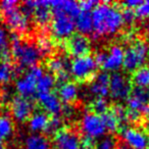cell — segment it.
Masks as SVG:
<instances>
[{
	"label": "cell",
	"mask_w": 149,
	"mask_h": 149,
	"mask_svg": "<svg viewBox=\"0 0 149 149\" xmlns=\"http://www.w3.org/2000/svg\"><path fill=\"white\" fill-rule=\"evenodd\" d=\"M93 36H110L120 31L124 25L122 11L110 2L99 3L92 10Z\"/></svg>",
	"instance_id": "1"
},
{
	"label": "cell",
	"mask_w": 149,
	"mask_h": 149,
	"mask_svg": "<svg viewBox=\"0 0 149 149\" xmlns=\"http://www.w3.org/2000/svg\"><path fill=\"white\" fill-rule=\"evenodd\" d=\"M10 52L15 61L17 62L19 70L30 68L37 65L39 60L43 56L37 44L25 41L17 33L10 36Z\"/></svg>",
	"instance_id": "2"
},
{
	"label": "cell",
	"mask_w": 149,
	"mask_h": 149,
	"mask_svg": "<svg viewBox=\"0 0 149 149\" xmlns=\"http://www.w3.org/2000/svg\"><path fill=\"white\" fill-rule=\"evenodd\" d=\"M148 54V45L142 40H136L125 50L123 66L127 72H135L144 65Z\"/></svg>",
	"instance_id": "3"
},
{
	"label": "cell",
	"mask_w": 149,
	"mask_h": 149,
	"mask_svg": "<svg viewBox=\"0 0 149 149\" xmlns=\"http://www.w3.org/2000/svg\"><path fill=\"white\" fill-rule=\"evenodd\" d=\"M52 19L50 22V31L55 39L63 41L70 37L76 30L74 19L59 10L51 9Z\"/></svg>",
	"instance_id": "4"
},
{
	"label": "cell",
	"mask_w": 149,
	"mask_h": 149,
	"mask_svg": "<svg viewBox=\"0 0 149 149\" xmlns=\"http://www.w3.org/2000/svg\"><path fill=\"white\" fill-rule=\"evenodd\" d=\"M44 72V68L38 64L28 68L24 76L19 78L15 82V90L19 95L27 98H31L32 96L36 95L37 82Z\"/></svg>",
	"instance_id": "5"
},
{
	"label": "cell",
	"mask_w": 149,
	"mask_h": 149,
	"mask_svg": "<svg viewBox=\"0 0 149 149\" xmlns=\"http://www.w3.org/2000/svg\"><path fill=\"white\" fill-rule=\"evenodd\" d=\"M97 63L93 56L85 55L81 57H76L70 61V74L74 80L84 82L91 80L96 74Z\"/></svg>",
	"instance_id": "6"
},
{
	"label": "cell",
	"mask_w": 149,
	"mask_h": 149,
	"mask_svg": "<svg viewBox=\"0 0 149 149\" xmlns=\"http://www.w3.org/2000/svg\"><path fill=\"white\" fill-rule=\"evenodd\" d=\"M1 13L6 26L15 33H25L30 29L31 15L26 13L23 7L17 5L10 9L1 11Z\"/></svg>",
	"instance_id": "7"
},
{
	"label": "cell",
	"mask_w": 149,
	"mask_h": 149,
	"mask_svg": "<svg viewBox=\"0 0 149 149\" xmlns=\"http://www.w3.org/2000/svg\"><path fill=\"white\" fill-rule=\"evenodd\" d=\"M80 127L84 137H88L93 140L103 137L106 132L101 116H98L92 111H88L83 114L80 122Z\"/></svg>",
	"instance_id": "8"
},
{
	"label": "cell",
	"mask_w": 149,
	"mask_h": 149,
	"mask_svg": "<svg viewBox=\"0 0 149 149\" xmlns=\"http://www.w3.org/2000/svg\"><path fill=\"white\" fill-rule=\"evenodd\" d=\"M132 87L128 78L124 74L114 72L109 78V95L113 100L123 101L129 97Z\"/></svg>",
	"instance_id": "9"
},
{
	"label": "cell",
	"mask_w": 149,
	"mask_h": 149,
	"mask_svg": "<svg viewBox=\"0 0 149 149\" xmlns=\"http://www.w3.org/2000/svg\"><path fill=\"white\" fill-rule=\"evenodd\" d=\"M9 109L11 116L15 120L23 123L28 120L32 114L35 112V104L31 98L23 97V96H13L9 102Z\"/></svg>",
	"instance_id": "10"
},
{
	"label": "cell",
	"mask_w": 149,
	"mask_h": 149,
	"mask_svg": "<svg viewBox=\"0 0 149 149\" xmlns=\"http://www.w3.org/2000/svg\"><path fill=\"white\" fill-rule=\"evenodd\" d=\"M126 101L128 110L137 111L149 118V89L135 87Z\"/></svg>",
	"instance_id": "11"
},
{
	"label": "cell",
	"mask_w": 149,
	"mask_h": 149,
	"mask_svg": "<svg viewBox=\"0 0 149 149\" xmlns=\"http://www.w3.org/2000/svg\"><path fill=\"white\" fill-rule=\"evenodd\" d=\"M55 149H81L82 139L76 131L62 128L53 136Z\"/></svg>",
	"instance_id": "12"
},
{
	"label": "cell",
	"mask_w": 149,
	"mask_h": 149,
	"mask_svg": "<svg viewBox=\"0 0 149 149\" xmlns=\"http://www.w3.org/2000/svg\"><path fill=\"white\" fill-rule=\"evenodd\" d=\"M65 48L68 53L74 58L89 55L91 51V41L87 36L80 33H74L68 39H66Z\"/></svg>",
	"instance_id": "13"
},
{
	"label": "cell",
	"mask_w": 149,
	"mask_h": 149,
	"mask_svg": "<svg viewBox=\"0 0 149 149\" xmlns=\"http://www.w3.org/2000/svg\"><path fill=\"white\" fill-rule=\"evenodd\" d=\"M125 144L131 149H148L149 135L138 128H125L122 130Z\"/></svg>",
	"instance_id": "14"
},
{
	"label": "cell",
	"mask_w": 149,
	"mask_h": 149,
	"mask_svg": "<svg viewBox=\"0 0 149 149\" xmlns=\"http://www.w3.org/2000/svg\"><path fill=\"white\" fill-rule=\"evenodd\" d=\"M47 66L50 70V74H53L56 81H58L60 84L68 82L70 76V60L66 56L50 57L47 61Z\"/></svg>",
	"instance_id": "15"
},
{
	"label": "cell",
	"mask_w": 149,
	"mask_h": 149,
	"mask_svg": "<svg viewBox=\"0 0 149 149\" xmlns=\"http://www.w3.org/2000/svg\"><path fill=\"white\" fill-rule=\"evenodd\" d=\"M109 78L110 76L107 72H97L90 80L91 82L88 87L89 92L95 98H105L109 95Z\"/></svg>",
	"instance_id": "16"
},
{
	"label": "cell",
	"mask_w": 149,
	"mask_h": 149,
	"mask_svg": "<svg viewBox=\"0 0 149 149\" xmlns=\"http://www.w3.org/2000/svg\"><path fill=\"white\" fill-rule=\"evenodd\" d=\"M37 99L40 106L42 107L44 112L51 116H59L62 111V102L58 98L57 94L53 92L44 93L37 95Z\"/></svg>",
	"instance_id": "17"
},
{
	"label": "cell",
	"mask_w": 149,
	"mask_h": 149,
	"mask_svg": "<svg viewBox=\"0 0 149 149\" xmlns=\"http://www.w3.org/2000/svg\"><path fill=\"white\" fill-rule=\"evenodd\" d=\"M125 50L120 45H112L106 52V58L104 60L102 68L107 72H116L124 62Z\"/></svg>",
	"instance_id": "18"
},
{
	"label": "cell",
	"mask_w": 149,
	"mask_h": 149,
	"mask_svg": "<svg viewBox=\"0 0 149 149\" xmlns=\"http://www.w3.org/2000/svg\"><path fill=\"white\" fill-rule=\"evenodd\" d=\"M79 88L74 82L68 81L59 85L57 90V96L60 101L65 104H70L78 98Z\"/></svg>",
	"instance_id": "19"
},
{
	"label": "cell",
	"mask_w": 149,
	"mask_h": 149,
	"mask_svg": "<svg viewBox=\"0 0 149 149\" xmlns=\"http://www.w3.org/2000/svg\"><path fill=\"white\" fill-rule=\"evenodd\" d=\"M50 8L61 11V13L72 17V19H76V17L81 11L79 2L72 1V0H54V1H50Z\"/></svg>",
	"instance_id": "20"
},
{
	"label": "cell",
	"mask_w": 149,
	"mask_h": 149,
	"mask_svg": "<svg viewBox=\"0 0 149 149\" xmlns=\"http://www.w3.org/2000/svg\"><path fill=\"white\" fill-rule=\"evenodd\" d=\"M50 116L44 111H36L28 120L29 129L33 132V134H39L41 132H45L46 128L49 123Z\"/></svg>",
	"instance_id": "21"
},
{
	"label": "cell",
	"mask_w": 149,
	"mask_h": 149,
	"mask_svg": "<svg viewBox=\"0 0 149 149\" xmlns=\"http://www.w3.org/2000/svg\"><path fill=\"white\" fill-rule=\"evenodd\" d=\"M74 26L78 32L82 35H93V22L91 13L80 11V13L74 19Z\"/></svg>",
	"instance_id": "22"
},
{
	"label": "cell",
	"mask_w": 149,
	"mask_h": 149,
	"mask_svg": "<svg viewBox=\"0 0 149 149\" xmlns=\"http://www.w3.org/2000/svg\"><path fill=\"white\" fill-rule=\"evenodd\" d=\"M50 142L46 136L32 134L25 140V149H50Z\"/></svg>",
	"instance_id": "23"
},
{
	"label": "cell",
	"mask_w": 149,
	"mask_h": 149,
	"mask_svg": "<svg viewBox=\"0 0 149 149\" xmlns=\"http://www.w3.org/2000/svg\"><path fill=\"white\" fill-rule=\"evenodd\" d=\"M56 80L54 76L50 72H44L42 77L38 80L36 86V95L52 92L53 88L55 87Z\"/></svg>",
	"instance_id": "24"
},
{
	"label": "cell",
	"mask_w": 149,
	"mask_h": 149,
	"mask_svg": "<svg viewBox=\"0 0 149 149\" xmlns=\"http://www.w3.org/2000/svg\"><path fill=\"white\" fill-rule=\"evenodd\" d=\"M132 82L138 88L149 89V65H143L135 70Z\"/></svg>",
	"instance_id": "25"
},
{
	"label": "cell",
	"mask_w": 149,
	"mask_h": 149,
	"mask_svg": "<svg viewBox=\"0 0 149 149\" xmlns=\"http://www.w3.org/2000/svg\"><path fill=\"white\" fill-rule=\"evenodd\" d=\"M17 68L8 60L0 61V84H8L15 77Z\"/></svg>",
	"instance_id": "26"
},
{
	"label": "cell",
	"mask_w": 149,
	"mask_h": 149,
	"mask_svg": "<svg viewBox=\"0 0 149 149\" xmlns=\"http://www.w3.org/2000/svg\"><path fill=\"white\" fill-rule=\"evenodd\" d=\"M9 46H10V36L6 28L0 24V61L6 60L9 54Z\"/></svg>",
	"instance_id": "27"
},
{
	"label": "cell",
	"mask_w": 149,
	"mask_h": 149,
	"mask_svg": "<svg viewBox=\"0 0 149 149\" xmlns=\"http://www.w3.org/2000/svg\"><path fill=\"white\" fill-rule=\"evenodd\" d=\"M101 118H102V120H103L105 130L107 131V132L116 133V132H118V129H120V124H118V118H116V116H114L111 110H108L107 112L102 114Z\"/></svg>",
	"instance_id": "28"
},
{
	"label": "cell",
	"mask_w": 149,
	"mask_h": 149,
	"mask_svg": "<svg viewBox=\"0 0 149 149\" xmlns=\"http://www.w3.org/2000/svg\"><path fill=\"white\" fill-rule=\"evenodd\" d=\"M13 132V123L10 118L0 116V137L2 139L9 137Z\"/></svg>",
	"instance_id": "29"
},
{
	"label": "cell",
	"mask_w": 149,
	"mask_h": 149,
	"mask_svg": "<svg viewBox=\"0 0 149 149\" xmlns=\"http://www.w3.org/2000/svg\"><path fill=\"white\" fill-rule=\"evenodd\" d=\"M111 111L113 112V114L116 116V118H118V122L120 124V128L125 129L129 122L128 118V110L126 108H124V106L122 105H116L114 107H112Z\"/></svg>",
	"instance_id": "30"
},
{
	"label": "cell",
	"mask_w": 149,
	"mask_h": 149,
	"mask_svg": "<svg viewBox=\"0 0 149 149\" xmlns=\"http://www.w3.org/2000/svg\"><path fill=\"white\" fill-rule=\"evenodd\" d=\"M116 139L111 135L101 137L99 141L95 143V149H116Z\"/></svg>",
	"instance_id": "31"
},
{
	"label": "cell",
	"mask_w": 149,
	"mask_h": 149,
	"mask_svg": "<svg viewBox=\"0 0 149 149\" xmlns=\"http://www.w3.org/2000/svg\"><path fill=\"white\" fill-rule=\"evenodd\" d=\"M91 109L92 112L102 116L105 112L108 111V102L105 98H95L91 102Z\"/></svg>",
	"instance_id": "32"
},
{
	"label": "cell",
	"mask_w": 149,
	"mask_h": 149,
	"mask_svg": "<svg viewBox=\"0 0 149 149\" xmlns=\"http://www.w3.org/2000/svg\"><path fill=\"white\" fill-rule=\"evenodd\" d=\"M62 129V120L60 116H51L49 118V123L45 130V133L48 135H55Z\"/></svg>",
	"instance_id": "33"
},
{
	"label": "cell",
	"mask_w": 149,
	"mask_h": 149,
	"mask_svg": "<svg viewBox=\"0 0 149 149\" xmlns=\"http://www.w3.org/2000/svg\"><path fill=\"white\" fill-rule=\"evenodd\" d=\"M37 46L39 48L40 52L42 53V55H45V54H49L52 50V43L47 37H40L38 39Z\"/></svg>",
	"instance_id": "34"
},
{
	"label": "cell",
	"mask_w": 149,
	"mask_h": 149,
	"mask_svg": "<svg viewBox=\"0 0 149 149\" xmlns=\"http://www.w3.org/2000/svg\"><path fill=\"white\" fill-rule=\"evenodd\" d=\"M135 13L138 19H149V0L142 1L135 9Z\"/></svg>",
	"instance_id": "35"
},
{
	"label": "cell",
	"mask_w": 149,
	"mask_h": 149,
	"mask_svg": "<svg viewBox=\"0 0 149 149\" xmlns=\"http://www.w3.org/2000/svg\"><path fill=\"white\" fill-rule=\"evenodd\" d=\"M122 17L124 24H127V25H133L137 19L135 10L133 9H124L122 11Z\"/></svg>",
	"instance_id": "36"
},
{
	"label": "cell",
	"mask_w": 149,
	"mask_h": 149,
	"mask_svg": "<svg viewBox=\"0 0 149 149\" xmlns=\"http://www.w3.org/2000/svg\"><path fill=\"white\" fill-rule=\"evenodd\" d=\"M98 4H99V2L95 1V0H85V1L79 2L80 9H81L82 11H88V13H92V10H93Z\"/></svg>",
	"instance_id": "37"
},
{
	"label": "cell",
	"mask_w": 149,
	"mask_h": 149,
	"mask_svg": "<svg viewBox=\"0 0 149 149\" xmlns=\"http://www.w3.org/2000/svg\"><path fill=\"white\" fill-rule=\"evenodd\" d=\"M19 5V2L15 1V0H4V1H1L0 2V11H4L7 9H10L13 7Z\"/></svg>",
	"instance_id": "38"
},
{
	"label": "cell",
	"mask_w": 149,
	"mask_h": 149,
	"mask_svg": "<svg viewBox=\"0 0 149 149\" xmlns=\"http://www.w3.org/2000/svg\"><path fill=\"white\" fill-rule=\"evenodd\" d=\"M142 1H140V0H127L125 2H122V5L125 9H133L134 10L138 7V5Z\"/></svg>",
	"instance_id": "39"
},
{
	"label": "cell",
	"mask_w": 149,
	"mask_h": 149,
	"mask_svg": "<svg viewBox=\"0 0 149 149\" xmlns=\"http://www.w3.org/2000/svg\"><path fill=\"white\" fill-rule=\"evenodd\" d=\"M94 59H95L97 65H102L106 58V52L105 51H98L96 52L95 56H93Z\"/></svg>",
	"instance_id": "40"
},
{
	"label": "cell",
	"mask_w": 149,
	"mask_h": 149,
	"mask_svg": "<svg viewBox=\"0 0 149 149\" xmlns=\"http://www.w3.org/2000/svg\"><path fill=\"white\" fill-rule=\"evenodd\" d=\"M116 149H131V148L127 146L126 144H120V145H118V146L116 147Z\"/></svg>",
	"instance_id": "41"
},
{
	"label": "cell",
	"mask_w": 149,
	"mask_h": 149,
	"mask_svg": "<svg viewBox=\"0 0 149 149\" xmlns=\"http://www.w3.org/2000/svg\"><path fill=\"white\" fill-rule=\"evenodd\" d=\"M145 129H146V133L147 132L149 133V118L146 120V123H145Z\"/></svg>",
	"instance_id": "42"
},
{
	"label": "cell",
	"mask_w": 149,
	"mask_h": 149,
	"mask_svg": "<svg viewBox=\"0 0 149 149\" xmlns=\"http://www.w3.org/2000/svg\"><path fill=\"white\" fill-rule=\"evenodd\" d=\"M146 31H147V33L149 34V21L147 22V24H146Z\"/></svg>",
	"instance_id": "43"
},
{
	"label": "cell",
	"mask_w": 149,
	"mask_h": 149,
	"mask_svg": "<svg viewBox=\"0 0 149 149\" xmlns=\"http://www.w3.org/2000/svg\"><path fill=\"white\" fill-rule=\"evenodd\" d=\"M2 141H3V139L1 138V137H0V146H1V145H2Z\"/></svg>",
	"instance_id": "44"
},
{
	"label": "cell",
	"mask_w": 149,
	"mask_h": 149,
	"mask_svg": "<svg viewBox=\"0 0 149 149\" xmlns=\"http://www.w3.org/2000/svg\"><path fill=\"white\" fill-rule=\"evenodd\" d=\"M81 149H93V148H87V147H82Z\"/></svg>",
	"instance_id": "45"
},
{
	"label": "cell",
	"mask_w": 149,
	"mask_h": 149,
	"mask_svg": "<svg viewBox=\"0 0 149 149\" xmlns=\"http://www.w3.org/2000/svg\"><path fill=\"white\" fill-rule=\"evenodd\" d=\"M148 50H149V46H148Z\"/></svg>",
	"instance_id": "46"
}]
</instances>
